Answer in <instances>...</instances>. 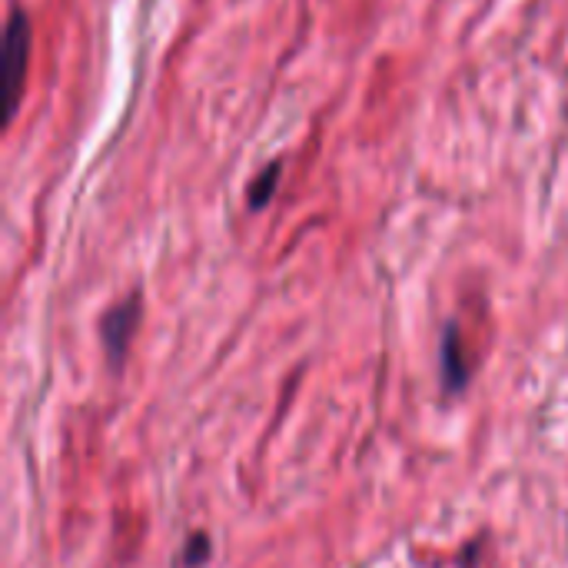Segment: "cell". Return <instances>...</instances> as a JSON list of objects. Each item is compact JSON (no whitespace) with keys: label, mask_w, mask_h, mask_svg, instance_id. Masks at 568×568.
I'll return each mask as SVG.
<instances>
[{"label":"cell","mask_w":568,"mask_h":568,"mask_svg":"<svg viewBox=\"0 0 568 568\" xmlns=\"http://www.w3.org/2000/svg\"><path fill=\"white\" fill-rule=\"evenodd\" d=\"M30 47H33V27L23 10H13L3 27V60H0V77H3V110L7 123H13L20 110V97L27 87V67H30Z\"/></svg>","instance_id":"obj_1"},{"label":"cell","mask_w":568,"mask_h":568,"mask_svg":"<svg viewBox=\"0 0 568 568\" xmlns=\"http://www.w3.org/2000/svg\"><path fill=\"white\" fill-rule=\"evenodd\" d=\"M136 316H140V300L136 296L123 300L120 306H113L103 316V343H106V353H110L113 363L123 359V353L130 346V336H133V326H136Z\"/></svg>","instance_id":"obj_2"},{"label":"cell","mask_w":568,"mask_h":568,"mask_svg":"<svg viewBox=\"0 0 568 568\" xmlns=\"http://www.w3.org/2000/svg\"><path fill=\"white\" fill-rule=\"evenodd\" d=\"M466 379H469V363L463 356L459 329L446 326V336H443V383H446V389H463Z\"/></svg>","instance_id":"obj_3"},{"label":"cell","mask_w":568,"mask_h":568,"mask_svg":"<svg viewBox=\"0 0 568 568\" xmlns=\"http://www.w3.org/2000/svg\"><path fill=\"white\" fill-rule=\"evenodd\" d=\"M280 176H283V163H280V160L266 163V166H263V170L253 176V183H250V193H246V200H250V210H266V203L276 196Z\"/></svg>","instance_id":"obj_4"},{"label":"cell","mask_w":568,"mask_h":568,"mask_svg":"<svg viewBox=\"0 0 568 568\" xmlns=\"http://www.w3.org/2000/svg\"><path fill=\"white\" fill-rule=\"evenodd\" d=\"M206 556H210V542H206L203 536H196L193 546H190V552H186V566H200Z\"/></svg>","instance_id":"obj_5"}]
</instances>
